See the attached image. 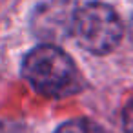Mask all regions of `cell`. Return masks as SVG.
<instances>
[{"mask_svg": "<svg viewBox=\"0 0 133 133\" xmlns=\"http://www.w3.org/2000/svg\"><path fill=\"white\" fill-rule=\"evenodd\" d=\"M24 78L42 95L64 97L80 88V75L73 58L53 44L29 51L22 62Z\"/></svg>", "mask_w": 133, "mask_h": 133, "instance_id": "cell-1", "label": "cell"}, {"mask_svg": "<svg viewBox=\"0 0 133 133\" xmlns=\"http://www.w3.org/2000/svg\"><path fill=\"white\" fill-rule=\"evenodd\" d=\"M122 33V22L111 6L104 2H89L77 8L71 37L82 49L95 55H106L118 46Z\"/></svg>", "mask_w": 133, "mask_h": 133, "instance_id": "cell-2", "label": "cell"}, {"mask_svg": "<svg viewBox=\"0 0 133 133\" xmlns=\"http://www.w3.org/2000/svg\"><path fill=\"white\" fill-rule=\"evenodd\" d=\"M75 13V0H46L31 17V29L38 38L48 42L66 40L73 29Z\"/></svg>", "mask_w": 133, "mask_h": 133, "instance_id": "cell-3", "label": "cell"}, {"mask_svg": "<svg viewBox=\"0 0 133 133\" xmlns=\"http://www.w3.org/2000/svg\"><path fill=\"white\" fill-rule=\"evenodd\" d=\"M53 133H104V131L93 120L77 118V120H68V122L60 124Z\"/></svg>", "mask_w": 133, "mask_h": 133, "instance_id": "cell-4", "label": "cell"}, {"mask_svg": "<svg viewBox=\"0 0 133 133\" xmlns=\"http://www.w3.org/2000/svg\"><path fill=\"white\" fill-rule=\"evenodd\" d=\"M0 133H29V129L15 120H0Z\"/></svg>", "mask_w": 133, "mask_h": 133, "instance_id": "cell-5", "label": "cell"}, {"mask_svg": "<svg viewBox=\"0 0 133 133\" xmlns=\"http://www.w3.org/2000/svg\"><path fill=\"white\" fill-rule=\"evenodd\" d=\"M122 122H124V129H126V133H133V100L124 108Z\"/></svg>", "mask_w": 133, "mask_h": 133, "instance_id": "cell-6", "label": "cell"}]
</instances>
